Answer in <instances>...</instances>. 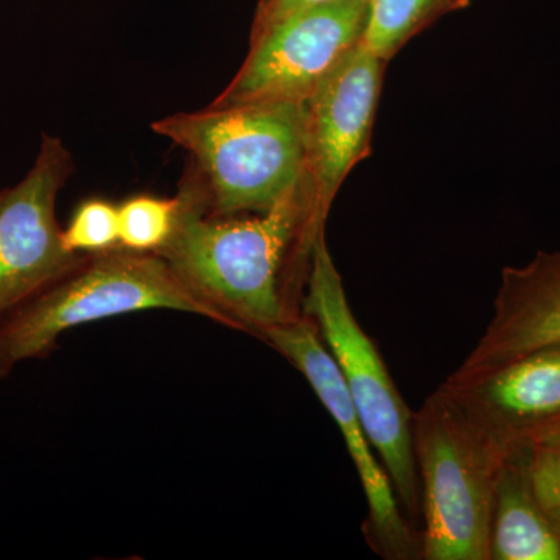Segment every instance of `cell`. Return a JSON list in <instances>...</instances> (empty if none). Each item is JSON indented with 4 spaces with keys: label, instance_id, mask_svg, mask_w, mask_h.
Wrapping results in <instances>:
<instances>
[{
    "label": "cell",
    "instance_id": "obj_6",
    "mask_svg": "<svg viewBox=\"0 0 560 560\" xmlns=\"http://www.w3.org/2000/svg\"><path fill=\"white\" fill-rule=\"evenodd\" d=\"M370 0H334L290 14L256 39L237 75L210 105L298 101L352 47L366 25Z\"/></svg>",
    "mask_w": 560,
    "mask_h": 560
},
{
    "label": "cell",
    "instance_id": "obj_2",
    "mask_svg": "<svg viewBox=\"0 0 560 560\" xmlns=\"http://www.w3.org/2000/svg\"><path fill=\"white\" fill-rule=\"evenodd\" d=\"M151 130L187 151V173L212 215L267 212L307 178L305 101L178 113Z\"/></svg>",
    "mask_w": 560,
    "mask_h": 560
},
{
    "label": "cell",
    "instance_id": "obj_11",
    "mask_svg": "<svg viewBox=\"0 0 560 560\" xmlns=\"http://www.w3.org/2000/svg\"><path fill=\"white\" fill-rule=\"evenodd\" d=\"M441 386L508 447L526 444L560 427V342Z\"/></svg>",
    "mask_w": 560,
    "mask_h": 560
},
{
    "label": "cell",
    "instance_id": "obj_3",
    "mask_svg": "<svg viewBox=\"0 0 560 560\" xmlns=\"http://www.w3.org/2000/svg\"><path fill=\"white\" fill-rule=\"evenodd\" d=\"M512 448L441 385L412 411L422 559L489 560L497 485Z\"/></svg>",
    "mask_w": 560,
    "mask_h": 560
},
{
    "label": "cell",
    "instance_id": "obj_9",
    "mask_svg": "<svg viewBox=\"0 0 560 560\" xmlns=\"http://www.w3.org/2000/svg\"><path fill=\"white\" fill-rule=\"evenodd\" d=\"M382 62L360 40L305 101L307 180L320 228H326L335 195L370 142L381 94Z\"/></svg>",
    "mask_w": 560,
    "mask_h": 560
},
{
    "label": "cell",
    "instance_id": "obj_7",
    "mask_svg": "<svg viewBox=\"0 0 560 560\" xmlns=\"http://www.w3.org/2000/svg\"><path fill=\"white\" fill-rule=\"evenodd\" d=\"M282 353L311 383L337 423L368 501L364 536L372 550L388 560L422 559L420 534L400 510L399 499L353 408L337 361L307 316L265 331L264 340Z\"/></svg>",
    "mask_w": 560,
    "mask_h": 560
},
{
    "label": "cell",
    "instance_id": "obj_14",
    "mask_svg": "<svg viewBox=\"0 0 560 560\" xmlns=\"http://www.w3.org/2000/svg\"><path fill=\"white\" fill-rule=\"evenodd\" d=\"M179 197L156 198L138 195L119 206L120 246L136 253L158 254L176 230Z\"/></svg>",
    "mask_w": 560,
    "mask_h": 560
},
{
    "label": "cell",
    "instance_id": "obj_12",
    "mask_svg": "<svg viewBox=\"0 0 560 560\" xmlns=\"http://www.w3.org/2000/svg\"><path fill=\"white\" fill-rule=\"evenodd\" d=\"M489 560H560V536L528 474V442L512 448L497 485Z\"/></svg>",
    "mask_w": 560,
    "mask_h": 560
},
{
    "label": "cell",
    "instance_id": "obj_15",
    "mask_svg": "<svg viewBox=\"0 0 560 560\" xmlns=\"http://www.w3.org/2000/svg\"><path fill=\"white\" fill-rule=\"evenodd\" d=\"M61 238L69 253L81 256L119 248V206L102 198L81 202L62 230Z\"/></svg>",
    "mask_w": 560,
    "mask_h": 560
},
{
    "label": "cell",
    "instance_id": "obj_4",
    "mask_svg": "<svg viewBox=\"0 0 560 560\" xmlns=\"http://www.w3.org/2000/svg\"><path fill=\"white\" fill-rule=\"evenodd\" d=\"M194 313L226 327L160 254L114 248L88 256L79 267L0 318V378L18 364L44 359L65 331L127 313Z\"/></svg>",
    "mask_w": 560,
    "mask_h": 560
},
{
    "label": "cell",
    "instance_id": "obj_1",
    "mask_svg": "<svg viewBox=\"0 0 560 560\" xmlns=\"http://www.w3.org/2000/svg\"><path fill=\"white\" fill-rule=\"evenodd\" d=\"M178 197V224L158 254L228 329L264 340L304 315L313 245L326 231L315 221L307 178L275 208L249 215H212L187 173Z\"/></svg>",
    "mask_w": 560,
    "mask_h": 560
},
{
    "label": "cell",
    "instance_id": "obj_5",
    "mask_svg": "<svg viewBox=\"0 0 560 560\" xmlns=\"http://www.w3.org/2000/svg\"><path fill=\"white\" fill-rule=\"evenodd\" d=\"M302 312L318 327L337 361L353 408L388 471L401 510L412 523L420 514V486L412 451V411L408 408L377 345L363 330L346 296L326 232L313 245Z\"/></svg>",
    "mask_w": 560,
    "mask_h": 560
},
{
    "label": "cell",
    "instance_id": "obj_8",
    "mask_svg": "<svg viewBox=\"0 0 560 560\" xmlns=\"http://www.w3.org/2000/svg\"><path fill=\"white\" fill-rule=\"evenodd\" d=\"M73 171L65 142L44 135L31 171L0 191V318L88 257L65 248L57 221L58 195Z\"/></svg>",
    "mask_w": 560,
    "mask_h": 560
},
{
    "label": "cell",
    "instance_id": "obj_16",
    "mask_svg": "<svg viewBox=\"0 0 560 560\" xmlns=\"http://www.w3.org/2000/svg\"><path fill=\"white\" fill-rule=\"evenodd\" d=\"M528 474L541 510L560 536V427L528 442Z\"/></svg>",
    "mask_w": 560,
    "mask_h": 560
},
{
    "label": "cell",
    "instance_id": "obj_10",
    "mask_svg": "<svg viewBox=\"0 0 560 560\" xmlns=\"http://www.w3.org/2000/svg\"><path fill=\"white\" fill-rule=\"evenodd\" d=\"M560 342V249L539 250L523 267H506L485 334L455 381L499 370L533 350Z\"/></svg>",
    "mask_w": 560,
    "mask_h": 560
},
{
    "label": "cell",
    "instance_id": "obj_17",
    "mask_svg": "<svg viewBox=\"0 0 560 560\" xmlns=\"http://www.w3.org/2000/svg\"><path fill=\"white\" fill-rule=\"evenodd\" d=\"M327 2H334V0H257L249 40L256 39L290 14Z\"/></svg>",
    "mask_w": 560,
    "mask_h": 560
},
{
    "label": "cell",
    "instance_id": "obj_13",
    "mask_svg": "<svg viewBox=\"0 0 560 560\" xmlns=\"http://www.w3.org/2000/svg\"><path fill=\"white\" fill-rule=\"evenodd\" d=\"M466 5L469 0H370L361 43L386 61L430 22Z\"/></svg>",
    "mask_w": 560,
    "mask_h": 560
}]
</instances>
